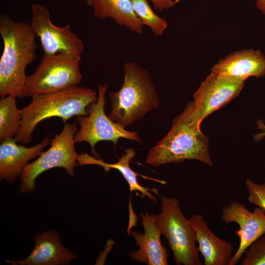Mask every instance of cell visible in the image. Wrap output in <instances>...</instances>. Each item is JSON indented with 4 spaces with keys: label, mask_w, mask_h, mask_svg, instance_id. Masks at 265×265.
Masks as SVG:
<instances>
[{
    "label": "cell",
    "mask_w": 265,
    "mask_h": 265,
    "mask_svg": "<svg viewBox=\"0 0 265 265\" xmlns=\"http://www.w3.org/2000/svg\"><path fill=\"white\" fill-rule=\"evenodd\" d=\"M3 49L0 59V97L26 96V70L36 58V35L30 24L0 16Z\"/></svg>",
    "instance_id": "6da1fadb"
},
{
    "label": "cell",
    "mask_w": 265,
    "mask_h": 265,
    "mask_svg": "<svg viewBox=\"0 0 265 265\" xmlns=\"http://www.w3.org/2000/svg\"><path fill=\"white\" fill-rule=\"evenodd\" d=\"M193 101L172 120L167 134L148 152L146 162L156 167L197 160L212 166L208 138L201 131Z\"/></svg>",
    "instance_id": "7a4b0ae2"
},
{
    "label": "cell",
    "mask_w": 265,
    "mask_h": 265,
    "mask_svg": "<svg viewBox=\"0 0 265 265\" xmlns=\"http://www.w3.org/2000/svg\"><path fill=\"white\" fill-rule=\"evenodd\" d=\"M123 77L120 89L109 94L111 110L108 116L126 129L158 108L160 100L149 72L137 63L126 61Z\"/></svg>",
    "instance_id": "3957f363"
},
{
    "label": "cell",
    "mask_w": 265,
    "mask_h": 265,
    "mask_svg": "<svg viewBox=\"0 0 265 265\" xmlns=\"http://www.w3.org/2000/svg\"><path fill=\"white\" fill-rule=\"evenodd\" d=\"M90 88L77 85L50 93L32 97L31 102L23 108L21 128L14 137L17 143L26 144L32 139L36 126L47 118L56 117L65 124L73 116L87 115V107L98 100Z\"/></svg>",
    "instance_id": "277c9868"
},
{
    "label": "cell",
    "mask_w": 265,
    "mask_h": 265,
    "mask_svg": "<svg viewBox=\"0 0 265 265\" xmlns=\"http://www.w3.org/2000/svg\"><path fill=\"white\" fill-rule=\"evenodd\" d=\"M160 200L161 212L154 215V218L168 241L174 263L177 265H201L195 230L183 214L179 200L163 196Z\"/></svg>",
    "instance_id": "5b68a950"
},
{
    "label": "cell",
    "mask_w": 265,
    "mask_h": 265,
    "mask_svg": "<svg viewBox=\"0 0 265 265\" xmlns=\"http://www.w3.org/2000/svg\"><path fill=\"white\" fill-rule=\"evenodd\" d=\"M81 55L60 53H44L34 72L27 77L26 97L59 91L77 85L81 80Z\"/></svg>",
    "instance_id": "8992f818"
},
{
    "label": "cell",
    "mask_w": 265,
    "mask_h": 265,
    "mask_svg": "<svg viewBox=\"0 0 265 265\" xmlns=\"http://www.w3.org/2000/svg\"><path fill=\"white\" fill-rule=\"evenodd\" d=\"M78 131L76 124H65L61 132L51 140V147L43 152L35 161L27 163L21 175L19 187L21 193L34 192L36 179L44 172L62 167L73 177L78 164L79 154L75 148V136Z\"/></svg>",
    "instance_id": "52a82bcc"
},
{
    "label": "cell",
    "mask_w": 265,
    "mask_h": 265,
    "mask_svg": "<svg viewBox=\"0 0 265 265\" xmlns=\"http://www.w3.org/2000/svg\"><path fill=\"white\" fill-rule=\"evenodd\" d=\"M108 84L104 83L98 85V100L87 108V115L76 116L80 126L75 136V143L86 142L90 145L92 154L97 157L95 145L101 141H110L114 145L118 139L123 138L140 143L141 139L139 132L126 130L111 120L105 112V94Z\"/></svg>",
    "instance_id": "ba28073f"
},
{
    "label": "cell",
    "mask_w": 265,
    "mask_h": 265,
    "mask_svg": "<svg viewBox=\"0 0 265 265\" xmlns=\"http://www.w3.org/2000/svg\"><path fill=\"white\" fill-rule=\"evenodd\" d=\"M31 26L40 40L44 53L53 55L60 53L81 55L84 45L78 35L71 30L70 26L54 25L51 20L49 10L39 3L31 7Z\"/></svg>",
    "instance_id": "9c48e42d"
},
{
    "label": "cell",
    "mask_w": 265,
    "mask_h": 265,
    "mask_svg": "<svg viewBox=\"0 0 265 265\" xmlns=\"http://www.w3.org/2000/svg\"><path fill=\"white\" fill-rule=\"evenodd\" d=\"M244 81L212 72L194 94L193 102L199 120L202 122L209 115L238 96Z\"/></svg>",
    "instance_id": "30bf717a"
},
{
    "label": "cell",
    "mask_w": 265,
    "mask_h": 265,
    "mask_svg": "<svg viewBox=\"0 0 265 265\" xmlns=\"http://www.w3.org/2000/svg\"><path fill=\"white\" fill-rule=\"evenodd\" d=\"M221 218L227 224L236 223L239 228L236 232L239 245L230 265H236L248 246L265 234V211L258 207L250 212L245 205L234 200L223 208Z\"/></svg>",
    "instance_id": "8fae6325"
},
{
    "label": "cell",
    "mask_w": 265,
    "mask_h": 265,
    "mask_svg": "<svg viewBox=\"0 0 265 265\" xmlns=\"http://www.w3.org/2000/svg\"><path fill=\"white\" fill-rule=\"evenodd\" d=\"M140 217L144 233L131 231L129 235L133 238L138 250L129 253L133 261L148 265H167L169 253L161 242L162 234L157 225L154 214L147 211L141 212Z\"/></svg>",
    "instance_id": "7c38bea8"
},
{
    "label": "cell",
    "mask_w": 265,
    "mask_h": 265,
    "mask_svg": "<svg viewBox=\"0 0 265 265\" xmlns=\"http://www.w3.org/2000/svg\"><path fill=\"white\" fill-rule=\"evenodd\" d=\"M15 138L4 140L0 145V178L9 183H13L21 176L27 162L39 156L44 148L51 145L48 137L38 144L26 147L17 144Z\"/></svg>",
    "instance_id": "4fadbf2b"
},
{
    "label": "cell",
    "mask_w": 265,
    "mask_h": 265,
    "mask_svg": "<svg viewBox=\"0 0 265 265\" xmlns=\"http://www.w3.org/2000/svg\"><path fill=\"white\" fill-rule=\"evenodd\" d=\"M211 71L226 77L245 81L249 77L265 76V56L260 50H243L220 60Z\"/></svg>",
    "instance_id": "5bb4252c"
},
{
    "label": "cell",
    "mask_w": 265,
    "mask_h": 265,
    "mask_svg": "<svg viewBox=\"0 0 265 265\" xmlns=\"http://www.w3.org/2000/svg\"><path fill=\"white\" fill-rule=\"evenodd\" d=\"M34 239L35 245L28 257L19 261L6 262L14 265H63L69 264L77 258L62 245L56 230H51L38 234Z\"/></svg>",
    "instance_id": "9a60e30c"
},
{
    "label": "cell",
    "mask_w": 265,
    "mask_h": 265,
    "mask_svg": "<svg viewBox=\"0 0 265 265\" xmlns=\"http://www.w3.org/2000/svg\"><path fill=\"white\" fill-rule=\"evenodd\" d=\"M190 220L195 232L198 250L204 258V265H230L233 246L216 236L201 214L191 216Z\"/></svg>",
    "instance_id": "2e32d148"
},
{
    "label": "cell",
    "mask_w": 265,
    "mask_h": 265,
    "mask_svg": "<svg viewBox=\"0 0 265 265\" xmlns=\"http://www.w3.org/2000/svg\"><path fill=\"white\" fill-rule=\"evenodd\" d=\"M91 6L99 19L111 18L132 31L143 32V25L134 12L131 0H92Z\"/></svg>",
    "instance_id": "e0dca14e"
},
{
    "label": "cell",
    "mask_w": 265,
    "mask_h": 265,
    "mask_svg": "<svg viewBox=\"0 0 265 265\" xmlns=\"http://www.w3.org/2000/svg\"><path fill=\"white\" fill-rule=\"evenodd\" d=\"M135 150L129 148L125 150L121 158L115 163H107L102 159L91 157L86 154L79 155L78 158V164L80 165L86 164H96L102 166L105 172H108L111 168L118 170L122 175L129 185L130 191H138L141 193L140 196L147 197L154 203L157 202L156 197L152 194L155 193L158 196V190L154 188L150 189L141 186L138 183L137 177L139 174L132 170L130 165L131 160L135 157Z\"/></svg>",
    "instance_id": "ac0fdd59"
},
{
    "label": "cell",
    "mask_w": 265,
    "mask_h": 265,
    "mask_svg": "<svg viewBox=\"0 0 265 265\" xmlns=\"http://www.w3.org/2000/svg\"><path fill=\"white\" fill-rule=\"evenodd\" d=\"M15 97L7 96L0 100V142L14 138L22 124L23 111L17 106Z\"/></svg>",
    "instance_id": "d6986e66"
},
{
    "label": "cell",
    "mask_w": 265,
    "mask_h": 265,
    "mask_svg": "<svg viewBox=\"0 0 265 265\" xmlns=\"http://www.w3.org/2000/svg\"><path fill=\"white\" fill-rule=\"evenodd\" d=\"M134 11L143 25L149 27L155 35L161 36L167 27L165 19L152 10L147 0H131Z\"/></svg>",
    "instance_id": "ffe728a7"
},
{
    "label": "cell",
    "mask_w": 265,
    "mask_h": 265,
    "mask_svg": "<svg viewBox=\"0 0 265 265\" xmlns=\"http://www.w3.org/2000/svg\"><path fill=\"white\" fill-rule=\"evenodd\" d=\"M241 265H265V234L254 240L245 250Z\"/></svg>",
    "instance_id": "44dd1931"
},
{
    "label": "cell",
    "mask_w": 265,
    "mask_h": 265,
    "mask_svg": "<svg viewBox=\"0 0 265 265\" xmlns=\"http://www.w3.org/2000/svg\"><path fill=\"white\" fill-rule=\"evenodd\" d=\"M245 186L249 194V202L265 211V183L258 184L247 179Z\"/></svg>",
    "instance_id": "7402d4cb"
},
{
    "label": "cell",
    "mask_w": 265,
    "mask_h": 265,
    "mask_svg": "<svg viewBox=\"0 0 265 265\" xmlns=\"http://www.w3.org/2000/svg\"><path fill=\"white\" fill-rule=\"evenodd\" d=\"M155 10L163 12L167 10L183 0H150Z\"/></svg>",
    "instance_id": "603a6c76"
},
{
    "label": "cell",
    "mask_w": 265,
    "mask_h": 265,
    "mask_svg": "<svg viewBox=\"0 0 265 265\" xmlns=\"http://www.w3.org/2000/svg\"><path fill=\"white\" fill-rule=\"evenodd\" d=\"M256 5L257 8L265 15V0H256Z\"/></svg>",
    "instance_id": "cb8c5ba5"
},
{
    "label": "cell",
    "mask_w": 265,
    "mask_h": 265,
    "mask_svg": "<svg viewBox=\"0 0 265 265\" xmlns=\"http://www.w3.org/2000/svg\"><path fill=\"white\" fill-rule=\"evenodd\" d=\"M87 3V5L89 6H91L92 0H84Z\"/></svg>",
    "instance_id": "d4e9b609"
},
{
    "label": "cell",
    "mask_w": 265,
    "mask_h": 265,
    "mask_svg": "<svg viewBox=\"0 0 265 265\" xmlns=\"http://www.w3.org/2000/svg\"><path fill=\"white\" fill-rule=\"evenodd\" d=\"M260 126H261V129L262 130H264L265 131V124H260ZM264 134H265V132H264Z\"/></svg>",
    "instance_id": "484cf974"
},
{
    "label": "cell",
    "mask_w": 265,
    "mask_h": 265,
    "mask_svg": "<svg viewBox=\"0 0 265 265\" xmlns=\"http://www.w3.org/2000/svg\"></svg>",
    "instance_id": "4316f807"
}]
</instances>
